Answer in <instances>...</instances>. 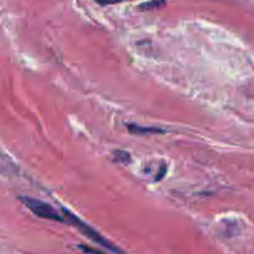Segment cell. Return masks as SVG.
<instances>
[{
  "label": "cell",
  "mask_w": 254,
  "mask_h": 254,
  "mask_svg": "<svg viewBox=\"0 0 254 254\" xmlns=\"http://www.w3.org/2000/svg\"><path fill=\"white\" fill-rule=\"evenodd\" d=\"M19 200L37 217L56 221V222H64V215H61L54 206L45 202V201L35 197H29V196H19Z\"/></svg>",
  "instance_id": "7a4b0ae2"
},
{
  "label": "cell",
  "mask_w": 254,
  "mask_h": 254,
  "mask_svg": "<svg viewBox=\"0 0 254 254\" xmlns=\"http://www.w3.org/2000/svg\"><path fill=\"white\" fill-rule=\"evenodd\" d=\"M61 212H62V215H64V222L68 223V225L72 226V227L77 228V230H78L82 235L86 236V237L89 238L91 241H93L94 243H97V245L107 248V250L111 251V252H113L116 254H124L123 251H122L121 248L117 247V246H114L111 241L106 240V238H104L103 236L98 232V231H96L93 227H92V226L87 225L86 222H83L81 218L77 217V216L74 215V213H72L71 211H68L67 208L62 207Z\"/></svg>",
  "instance_id": "6da1fadb"
},
{
  "label": "cell",
  "mask_w": 254,
  "mask_h": 254,
  "mask_svg": "<svg viewBox=\"0 0 254 254\" xmlns=\"http://www.w3.org/2000/svg\"><path fill=\"white\" fill-rule=\"evenodd\" d=\"M166 4L165 0H151V1L143 2V4L139 6V10L144 11V10H151V9H158V7L164 6Z\"/></svg>",
  "instance_id": "5b68a950"
},
{
  "label": "cell",
  "mask_w": 254,
  "mask_h": 254,
  "mask_svg": "<svg viewBox=\"0 0 254 254\" xmlns=\"http://www.w3.org/2000/svg\"><path fill=\"white\" fill-rule=\"evenodd\" d=\"M78 248H79V250H81V251H83V252L86 253V254H104L103 252H101V251L96 250V248L87 247V246H83V245L78 246Z\"/></svg>",
  "instance_id": "8992f818"
},
{
  "label": "cell",
  "mask_w": 254,
  "mask_h": 254,
  "mask_svg": "<svg viewBox=\"0 0 254 254\" xmlns=\"http://www.w3.org/2000/svg\"><path fill=\"white\" fill-rule=\"evenodd\" d=\"M127 129H128V131H130L131 134H136V135H151V134L165 133L164 129L156 128V127H143L133 123L127 124Z\"/></svg>",
  "instance_id": "3957f363"
},
{
  "label": "cell",
  "mask_w": 254,
  "mask_h": 254,
  "mask_svg": "<svg viewBox=\"0 0 254 254\" xmlns=\"http://www.w3.org/2000/svg\"><path fill=\"white\" fill-rule=\"evenodd\" d=\"M113 158L114 160L118 161V163L121 164H129L131 161L130 154H129L128 151H124V150L113 151Z\"/></svg>",
  "instance_id": "277c9868"
},
{
  "label": "cell",
  "mask_w": 254,
  "mask_h": 254,
  "mask_svg": "<svg viewBox=\"0 0 254 254\" xmlns=\"http://www.w3.org/2000/svg\"><path fill=\"white\" fill-rule=\"evenodd\" d=\"M94 1L99 5H112V4H117L118 0H94Z\"/></svg>",
  "instance_id": "52a82bcc"
},
{
  "label": "cell",
  "mask_w": 254,
  "mask_h": 254,
  "mask_svg": "<svg viewBox=\"0 0 254 254\" xmlns=\"http://www.w3.org/2000/svg\"><path fill=\"white\" fill-rule=\"evenodd\" d=\"M165 173H166V166H163V168H161L160 174H159V175H156V180H161V179H163V176L165 175Z\"/></svg>",
  "instance_id": "ba28073f"
}]
</instances>
